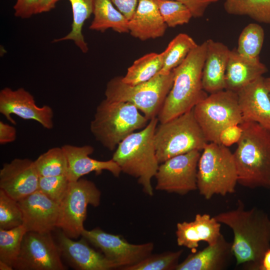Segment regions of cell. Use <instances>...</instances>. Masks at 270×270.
Segmentation results:
<instances>
[{"label":"cell","mask_w":270,"mask_h":270,"mask_svg":"<svg viewBox=\"0 0 270 270\" xmlns=\"http://www.w3.org/2000/svg\"><path fill=\"white\" fill-rule=\"evenodd\" d=\"M163 54L150 52L136 60L122 76L124 83L134 85L146 82L156 75L162 68Z\"/></svg>","instance_id":"27"},{"label":"cell","mask_w":270,"mask_h":270,"mask_svg":"<svg viewBox=\"0 0 270 270\" xmlns=\"http://www.w3.org/2000/svg\"><path fill=\"white\" fill-rule=\"evenodd\" d=\"M58 244L62 257L74 268L78 270H110L119 268L116 264L102 252L92 248L83 237L74 240L61 231Z\"/></svg>","instance_id":"17"},{"label":"cell","mask_w":270,"mask_h":270,"mask_svg":"<svg viewBox=\"0 0 270 270\" xmlns=\"http://www.w3.org/2000/svg\"><path fill=\"white\" fill-rule=\"evenodd\" d=\"M39 178L34 161L14 158L0 170V189L19 201L38 190Z\"/></svg>","instance_id":"15"},{"label":"cell","mask_w":270,"mask_h":270,"mask_svg":"<svg viewBox=\"0 0 270 270\" xmlns=\"http://www.w3.org/2000/svg\"><path fill=\"white\" fill-rule=\"evenodd\" d=\"M160 164L174 156L202 151L208 143L194 116L193 108L157 126L154 135Z\"/></svg>","instance_id":"8"},{"label":"cell","mask_w":270,"mask_h":270,"mask_svg":"<svg viewBox=\"0 0 270 270\" xmlns=\"http://www.w3.org/2000/svg\"><path fill=\"white\" fill-rule=\"evenodd\" d=\"M240 125L242 134L233 152L238 183L250 188H270V130L254 122Z\"/></svg>","instance_id":"3"},{"label":"cell","mask_w":270,"mask_h":270,"mask_svg":"<svg viewBox=\"0 0 270 270\" xmlns=\"http://www.w3.org/2000/svg\"><path fill=\"white\" fill-rule=\"evenodd\" d=\"M193 112L208 142L220 144L224 130L242 122L237 93L226 89L210 94L194 106Z\"/></svg>","instance_id":"9"},{"label":"cell","mask_w":270,"mask_h":270,"mask_svg":"<svg viewBox=\"0 0 270 270\" xmlns=\"http://www.w3.org/2000/svg\"><path fill=\"white\" fill-rule=\"evenodd\" d=\"M220 227L221 224L214 216L198 214L192 222L177 224V244L195 252L200 242H205L208 244H214L222 235Z\"/></svg>","instance_id":"20"},{"label":"cell","mask_w":270,"mask_h":270,"mask_svg":"<svg viewBox=\"0 0 270 270\" xmlns=\"http://www.w3.org/2000/svg\"><path fill=\"white\" fill-rule=\"evenodd\" d=\"M129 20L133 16L139 0H110Z\"/></svg>","instance_id":"40"},{"label":"cell","mask_w":270,"mask_h":270,"mask_svg":"<svg viewBox=\"0 0 270 270\" xmlns=\"http://www.w3.org/2000/svg\"><path fill=\"white\" fill-rule=\"evenodd\" d=\"M242 122H254L270 130V98L262 76L237 92Z\"/></svg>","instance_id":"18"},{"label":"cell","mask_w":270,"mask_h":270,"mask_svg":"<svg viewBox=\"0 0 270 270\" xmlns=\"http://www.w3.org/2000/svg\"><path fill=\"white\" fill-rule=\"evenodd\" d=\"M168 27L174 28L189 22L192 14L184 4L174 0H156Z\"/></svg>","instance_id":"34"},{"label":"cell","mask_w":270,"mask_h":270,"mask_svg":"<svg viewBox=\"0 0 270 270\" xmlns=\"http://www.w3.org/2000/svg\"><path fill=\"white\" fill-rule=\"evenodd\" d=\"M26 232L22 225L9 230L0 229V262L13 267L20 254L22 240Z\"/></svg>","instance_id":"31"},{"label":"cell","mask_w":270,"mask_h":270,"mask_svg":"<svg viewBox=\"0 0 270 270\" xmlns=\"http://www.w3.org/2000/svg\"><path fill=\"white\" fill-rule=\"evenodd\" d=\"M62 148L68 160L66 176L70 182L76 181L92 172L99 174L103 170H108L115 177H118L122 172L120 167L112 159L102 161L90 157L94 152L90 145L78 146L67 144Z\"/></svg>","instance_id":"19"},{"label":"cell","mask_w":270,"mask_h":270,"mask_svg":"<svg viewBox=\"0 0 270 270\" xmlns=\"http://www.w3.org/2000/svg\"><path fill=\"white\" fill-rule=\"evenodd\" d=\"M206 49L204 41L193 49L184 61L172 70V88L157 116L160 123L190 110L208 96L202 84Z\"/></svg>","instance_id":"2"},{"label":"cell","mask_w":270,"mask_h":270,"mask_svg":"<svg viewBox=\"0 0 270 270\" xmlns=\"http://www.w3.org/2000/svg\"><path fill=\"white\" fill-rule=\"evenodd\" d=\"M148 122L133 104L104 98L96 108L90 130L96 140L112 151L130 134L144 128Z\"/></svg>","instance_id":"5"},{"label":"cell","mask_w":270,"mask_h":270,"mask_svg":"<svg viewBox=\"0 0 270 270\" xmlns=\"http://www.w3.org/2000/svg\"><path fill=\"white\" fill-rule=\"evenodd\" d=\"M22 224V213L18 201L0 189V229H12Z\"/></svg>","instance_id":"35"},{"label":"cell","mask_w":270,"mask_h":270,"mask_svg":"<svg viewBox=\"0 0 270 270\" xmlns=\"http://www.w3.org/2000/svg\"><path fill=\"white\" fill-rule=\"evenodd\" d=\"M202 72V84L208 94L226 88L225 76L230 50L224 44L208 39Z\"/></svg>","instance_id":"21"},{"label":"cell","mask_w":270,"mask_h":270,"mask_svg":"<svg viewBox=\"0 0 270 270\" xmlns=\"http://www.w3.org/2000/svg\"><path fill=\"white\" fill-rule=\"evenodd\" d=\"M60 0H39L37 14L50 11Z\"/></svg>","instance_id":"42"},{"label":"cell","mask_w":270,"mask_h":270,"mask_svg":"<svg viewBox=\"0 0 270 270\" xmlns=\"http://www.w3.org/2000/svg\"><path fill=\"white\" fill-rule=\"evenodd\" d=\"M16 137L15 127L0 121V144H1L12 142Z\"/></svg>","instance_id":"41"},{"label":"cell","mask_w":270,"mask_h":270,"mask_svg":"<svg viewBox=\"0 0 270 270\" xmlns=\"http://www.w3.org/2000/svg\"><path fill=\"white\" fill-rule=\"evenodd\" d=\"M182 250L152 254L138 263L122 268V270H172L178 265Z\"/></svg>","instance_id":"33"},{"label":"cell","mask_w":270,"mask_h":270,"mask_svg":"<svg viewBox=\"0 0 270 270\" xmlns=\"http://www.w3.org/2000/svg\"><path fill=\"white\" fill-rule=\"evenodd\" d=\"M264 83L270 98V77L264 78Z\"/></svg>","instance_id":"45"},{"label":"cell","mask_w":270,"mask_h":270,"mask_svg":"<svg viewBox=\"0 0 270 270\" xmlns=\"http://www.w3.org/2000/svg\"><path fill=\"white\" fill-rule=\"evenodd\" d=\"M234 256L232 244L222 234L212 244L189 254L177 266L176 270H222Z\"/></svg>","instance_id":"24"},{"label":"cell","mask_w":270,"mask_h":270,"mask_svg":"<svg viewBox=\"0 0 270 270\" xmlns=\"http://www.w3.org/2000/svg\"><path fill=\"white\" fill-rule=\"evenodd\" d=\"M39 0H16L14 6V14L22 19L37 14Z\"/></svg>","instance_id":"37"},{"label":"cell","mask_w":270,"mask_h":270,"mask_svg":"<svg viewBox=\"0 0 270 270\" xmlns=\"http://www.w3.org/2000/svg\"><path fill=\"white\" fill-rule=\"evenodd\" d=\"M81 236L116 264L120 270L138 263L150 255L154 248L153 242L130 244L121 236L106 232L98 228L92 230L84 228Z\"/></svg>","instance_id":"13"},{"label":"cell","mask_w":270,"mask_h":270,"mask_svg":"<svg viewBox=\"0 0 270 270\" xmlns=\"http://www.w3.org/2000/svg\"><path fill=\"white\" fill-rule=\"evenodd\" d=\"M173 80L172 71L166 74H158L146 82L134 85L124 83L121 76H115L106 84L105 98L130 103L150 120L157 117Z\"/></svg>","instance_id":"7"},{"label":"cell","mask_w":270,"mask_h":270,"mask_svg":"<svg viewBox=\"0 0 270 270\" xmlns=\"http://www.w3.org/2000/svg\"><path fill=\"white\" fill-rule=\"evenodd\" d=\"M93 19L90 30L104 32L108 29L120 33H128V20L110 0H94Z\"/></svg>","instance_id":"25"},{"label":"cell","mask_w":270,"mask_h":270,"mask_svg":"<svg viewBox=\"0 0 270 270\" xmlns=\"http://www.w3.org/2000/svg\"><path fill=\"white\" fill-rule=\"evenodd\" d=\"M158 122V118H154L142 130L128 136L117 146L112 158L122 172L136 178L149 196L154 195L152 180L160 165L154 143Z\"/></svg>","instance_id":"4"},{"label":"cell","mask_w":270,"mask_h":270,"mask_svg":"<svg viewBox=\"0 0 270 270\" xmlns=\"http://www.w3.org/2000/svg\"><path fill=\"white\" fill-rule=\"evenodd\" d=\"M200 154L201 151L193 150L160 164L155 176V189L180 195L198 190V166Z\"/></svg>","instance_id":"12"},{"label":"cell","mask_w":270,"mask_h":270,"mask_svg":"<svg viewBox=\"0 0 270 270\" xmlns=\"http://www.w3.org/2000/svg\"><path fill=\"white\" fill-rule=\"evenodd\" d=\"M268 70L260 57L250 58L240 54L236 48L230 50L226 72L225 89L237 92L263 76Z\"/></svg>","instance_id":"23"},{"label":"cell","mask_w":270,"mask_h":270,"mask_svg":"<svg viewBox=\"0 0 270 270\" xmlns=\"http://www.w3.org/2000/svg\"><path fill=\"white\" fill-rule=\"evenodd\" d=\"M185 4L191 11L193 18L202 17L209 6L218 0H174Z\"/></svg>","instance_id":"38"},{"label":"cell","mask_w":270,"mask_h":270,"mask_svg":"<svg viewBox=\"0 0 270 270\" xmlns=\"http://www.w3.org/2000/svg\"><path fill=\"white\" fill-rule=\"evenodd\" d=\"M238 171L234 154L222 144L208 142L201 152L197 174L198 190L206 200L214 194L236 192Z\"/></svg>","instance_id":"6"},{"label":"cell","mask_w":270,"mask_h":270,"mask_svg":"<svg viewBox=\"0 0 270 270\" xmlns=\"http://www.w3.org/2000/svg\"><path fill=\"white\" fill-rule=\"evenodd\" d=\"M224 7L230 14L247 16L258 22L270 24V0H225Z\"/></svg>","instance_id":"29"},{"label":"cell","mask_w":270,"mask_h":270,"mask_svg":"<svg viewBox=\"0 0 270 270\" xmlns=\"http://www.w3.org/2000/svg\"><path fill=\"white\" fill-rule=\"evenodd\" d=\"M16 270H65L66 267L51 232H27L13 266Z\"/></svg>","instance_id":"11"},{"label":"cell","mask_w":270,"mask_h":270,"mask_svg":"<svg viewBox=\"0 0 270 270\" xmlns=\"http://www.w3.org/2000/svg\"><path fill=\"white\" fill-rule=\"evenodd\" d=\"M242 131L240 125L233 126L226 128L220 134V144L228 146L235 142L237 143Z\"/></svg>","instance_id":"39"},{"label":"cell","mask_w":270,"mask_h":270,"mask_svg":"<svg viewBox=\"0 0 270 270\" xmlns=\"http://www.w3.org/2000/svg\"><path fill=\"white\" fill-rule=\"evenodd\" d=\"M232 231V250L237 265L259 270L266 252L270 248V218L256 208L246 210L238 200L237 208L214 216Z\"/></svg>","instance_id":"1"},{"label":"cell","mask_w":270,"mask_h":270,"mask_svg":"<svg viewBox=\"0 0 270 270\" xmlns=\"http://www.w3.org/2000/svg\"><path fill=\"white\" fill-rule=\"evenodd\" d=\"M259 270H270V248L266 252Z\"/></svg>","instance_id":"43"},{"label":"cell","mask_w":270,"mask_h":270,"mask_svg":"<svg viewBox=\"0 0 270 270\" xmlns=\"http://www.w3.org/2000/svg\"><path fill=\"white\" fill-rule=\"evenodd\" d=\"M0 270H12L14 268L11 266L0 261Z\"/></svg>","instance_id":"44"},{"label":"cell","mask_w":270,"mask_h":270,"mask_svg":"<svg viewBox=\"0 0 270 270\" xmlns=\"http://www.w3.org/2000/svg\"><path fill=\"white\" fill-rule=\"evenodd\" d=\"M0 112L14 124L16 122L12 117V114L23 120H36L48 130L54 126L52 108L36 106L34 96L23 88L14 90L6 87L0 90Z\"/></svg>","instance_id":"14"},{"label":"cell","mask_w":270,"mask_h":270,"mask_svg":"<svg viewBox=\"0 0 270 270\" xmlns=\"http://www.w3.org/2000/svg\"><path fill=\"white\" fill-rule=\"evenodd\" d=\"M69 183L66 175L40 176L38 190L59 204L66 193Z\"/></svg>","instance_id":"36"},{"label":"cell","mask_w":270,"mask_h":270,"mask_svg":"<svg viewBox=\"0 0 270 270\" xmlns=\"http://www.w3.org/2000/svg\"><path fill=\"white\" fill-rule=\"evenodd\" d=\"M168 26L156 0H139L136 10L128 20L130 34L144 41L162 37Z\"/></svg>","instance_id":"22"},{"label":"cell","mask_w":270,"mask_h":270,"mask_svg":"<svg viewBox=\"0 0 270 270\" xmlns=\"http://www.w3.org/2000/svg\"><path fill=\"white\" fill-rule=\"evenodd\" d=\"M94 0H68L72 13L71 30L64 36L54 40V42L71 40L83 53L88 52V47L82 34V28L86 21L92 14Z\"/></svg>","instance_id":"26"},{"label":"cell","mask_w":270,"mask_h":270,"mask_svg":"<svg viewBox=\"0 0 270 270\" xmlns=\"http://www.w3.org/2000/svg\"><path fill=\"white\" fill-rule=\"evenodd\" d=\"M198 45L188 34L184 33L178 34L162 52L163 65L158 74H166L170 73L184 61Z\"/></svg>","instance_id":"28"},{"label":"cell","mask_w":270,"mask_h":270,"mask_svg":"<svg viewBox=\"0 0 270 270\" xmlns=\"http://www.w3.org/2000/svg\"><path fill=\"white\" fill-rule=\"evenodd\" d=\"M101 192L92 182L80 178L70 182L65 195L59 204L56 228L66 236L76 239L81 236L88 205L98 206Z\"/></svg>","instance_id":"10"},{"label":"cell","mask_w":270,"mask_h":270,"mask_svg":"<svg viewBox=\"0 0 270 270\" xmlns=\"http://www.w3.org/2000/svg\"><path fill=\"white\" fill-rule=\"evenodd\" d=\"M26 232H50L56 228L59 204L38 190L18 201Z\"/></svg>","instance_id":"16"},{"label":"cell","mask_w":270,"mask_h":270,"mask_svg":"<svg viewBox=\"0 0 270 270\" xmlns=\"http://www.w3.org/2000/svg\"><path fill=\"white\" fill-rule=\"evenodd\" d=\"M264 39V32L258 24L250 23L242 31L238 40L237 52L250 58L259 57Z\"/></svg>","instance_id":"32"},{"label":"cell","mask_w":270,"mask_h":270,"mask_svg":"<svg viewBox=\"0 0 270 270\" xmlns=\"http://www.w3.org/2000/svg\"><path fill=\"white\" fill-rule=\"evenodd\" d=\"M34 162L40 176L66 175L68 160L62 147H54L40 154Z\"/></svg>","instance_id":"30"}]
</instances>
